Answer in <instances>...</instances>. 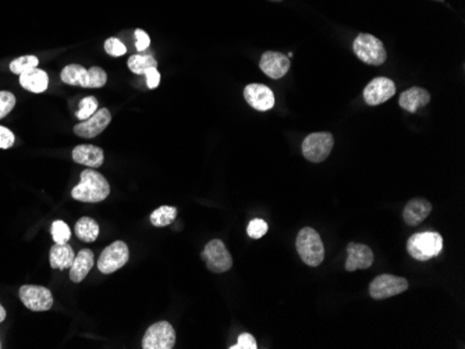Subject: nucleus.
I'll use <instances>...</instances> for the list:
<instances>
[{
	"label": "nucleus",
	"instance_id": "1",
	"mask_svg": "<svg viewBox=\"0 0 465 349\" xmlns=\"http://www.w3.org/2000/svg\"><path fill=\"white\" fill-rule=\"evenodd\" d=\"M110 194V185L100 172L87 168L81 172V181L73 188L72 196L78 202L96 203L105 201Z\"/></svg>",
	"mask_w": 465,
	"mask_h": 349
},
{
	"label": "nucleus",
	"instance_id": "2",
	"mask_svg": "<svg viewBox=\"0 0 465 349\" xmlns=\"http://www.w3.org/2000/svg\"><path fill=\"white\" fill-rule=\"evenodd\" d=\"M296 248L303 262L311 267L319 266L325 259V247L321 236L311 227H305L299 232Z\"/></svg>",
	"mask_w": 465,
	"mask_h": 349
},
{
	"label": "nucleus",
	"instance_id": "3",
	"mask_svg": "<svg viewBox=\"0 0 465 349\" xmlns=\"http://www.w3.org/2000/svg\"><path fill=\"white\" fill-rule=\"evenodd\" d=\"M407 251L414 259L426 262L440 255L443 251V238L439 232H417L407 243Z\"/></svg>",
	"mask_w": 465,
	"mask_h": 349
},
{
	"label": "nucleus",
	"instance_id": "4",
	"mask_svg": "<svg viewBox=\"0 0 465 349\" xmlns=\"http://www.w3.org/2000/svg\"><path fill=\"white\" fill-rule=\"evenodd\" d=\"M354 53L360 60L371 66H380L387 59V52L380 39L371 34H360L354 41Z\"/></svg>",
	"mask_w": 465,
	"mask_h": 349
},
{
	"label": "nucleus",
	"instance_id": "5",
	"mask_svg": "<svg viewBox=\"0 0 465 349\" xmlns=\"http://www.w3.org/2000/svg\"><path fill=\"white\" fill-rule=\"evenodd\" d=\"M334 146V139L330 133L310 134L303 142V155L312 163L325 161Z\"/></svg>",
	"mask_w": 465,
	"mask_h": 349
},
{
	"label": "nucleus",
	"instance_id": "6",
	"mask_svg": "<svg viewBox=\"0 0 465 349\" xmlns=\"http://www.w3.org/2000/svg\"><path fill=\"white\" fill-rule=\"evenodd\" d=\"M130 259V251L126 243L116 241L105 248L98 259V269L103 274H111L122 269Z\"/></svg>",
	"mask_w": 465,
	"mask_h": 349
},
{
	"label": "nucleus",
	"instance_id": "7",
	"mask_svg": "<svg viewBox=\"0 0 465 349\" xmlns=\"http://www.w3.org/2000/svg\"><path fill=\"white\" fill-rule=\"evenodd\" d=\"M409 288V281L404 277L391 274L378 275L369 285V295L374 300H386L402 294Z\"/></svg>",
	"mask_w": 465,
	"mask_h": 349
},
{
	"label": "nucleus",
	"instance_id": "8",
	"mask_svg": "<svg viewBox=\"0 0 465 349\" xmlns=\"http://www.w3.org/2000/svg\"><path fill=\"white\" fill-rule=\"evenodd\" d=\"M201 258L212 273H226L232 267V258L220 240L209 241L205 245Z\"/></svg>",
	"mask_w": 465,
	"mask_h": 349
},
{
	"label": "nucleus",
	"instance_id": "9",
	"mask_svg": "<svg viewBox=\"0 0 465 349\" xmlns=\"http://www.w3.org/2000/svg\"><path fill=\"white\" fill-rule=\"evenodd\" d=\"M174 344H176V331L167 322L152 324L142 338L144 349H171Z\"/></svg>",
	"mask_w": 465,
	"mask_h": 349
},
{
	"label": "nucleus",
	"instance_id": "10",
	"mask_svg": "<svg viewBox=\"0 0 465 349\" xmlns=\"http://www.w3.org/2000/svg\"><path fill=\"white\" fill-rule=\"evenodd\" d=\"M21 302L34 312H45L53 306L52 293L39 285H23L20 288Z\"/></svg>",
	"mask_w": 465,
	"mask_h": 349
},
{
	"label": "nucleus",
	"instance_id": "11",
	"mask_svg": "<svg viewBox=\"0 0 465 349\" xmlns=\"http://www.w3.org/2000/svg\"><path fill=\"white\" fill-rule=\"evenodd\" d=\"M396 93V85L390 78L378 77L364 89V99L369 106H378L387 102Z\"/></svg>",
	"mask_w": 465,
	"mask_h": 349
},
{
	"label": "nucleus",
	"instance_id": "12",
	"mask_svg": "<svg viewBox=\"0 0 465 349\" xmlns=\"http://www.w3.org/2000/svg\"><path fill=\"white\" fill-rule=\"evenodd\" d=\"M111 122V114L107 109L96 110L89 119L83 120L74 127V133L81 138H95L106 130Z\"/></svg>",
	"mask_w": 465,
	"mask_h": 349
},
{
	"label": "nucleus",
	"instance_id": "13",
	"mask_svg": "<svg viewBox=\"0 0 465 349\" xmlns=\"http://www.w3.org/2000/svg\"><path fill=\"white\" fill-rule=\"evenodd\" d=\"M259 67L272 80H279L288 73L290 59L279 52H265L261 57Z\"/></svg>",
	"mask_w": 465,
	"mask_h": 349
},
{
	"label": "nucleus",
	"instance_id": "14",
	"mask_svg": "<svg viewBox=\"0 0 465 349\" xmlns=\"http://www.w3.org/2000/svg\"><path fill=\"white\" fill-rule=\"evenodd\" d=\"M348 258L345 260V270L356 271L369 269L374 263V252L369 247L364 244L350 243L347 247Z\"/></svg>",
	"mask_w": 465,
	"mask_h": 349
},
{
	"label": "nucleus",
	"instance_id": "15",
	"mask_svg": "<svg viewBox=\"0 0 465 349\" xmlns=\"http://www.w3.org/2000/svg\"><path fill=\"white\" fill-rule=\"evenodd\" d=\"M246 102L259 111H268L274 106V93L262 84H250L244 89Z\"/></svg>",
	"mask_w": 465,
	"mask_h": 349
},
{
	"label": "nucleus",
	"instance_id": "16",
	"mask_svg": "<svg viewBox=\"0 0 465 349\" xmlns=\"http://www.w3.org/2000/svg\"><path fill=\"white\" fill-rule=\"evenodd\" d=\"M432 212V205L429 201L422 198L411 199L405 205L402 212V218L409 225L421 224Z\"/></svg>",
	"mask_w": 465,
	"mask_h": 349
},
{
	"label": "nucleus",
	"instance_id": "17",
	"mask_svg": "<svg viewBox=\"0 0 465 349\" xmlns=\"http://www.w3.org/2000/svg\"><path fill=\"white\" fill-rule=\"evenodd\" d=\"M73 160L89 168H96L103 164V150L95 145H78L73 150Z\"/></svg>",
	"mask_w": 465,
	"mask_h": 349
},
{
	"label": "nucleus",
	"instance_id": "18",
	"mask_svg": "<svg viewBox=\"0 0 465 349\" xmlns=\"http://www.w3.org/2000/svg\"><path fill=\"white\" fill-rule=\"evenodd\" d=\"M431 102V95L426 89L424 88H418V87H414V88H410V89H407L405 92L401 93L400 96V106L407 110V111H410V113H415L418 109L426 106L428 103Z\"/></svg>",
	"mask_w": 465,
	"mask_h": 349
},
{
	"label": "nucleus",
	"instance_id": "19",
	"mask_svg": "<svg viewBox=\"0 0 465 349\" xmlns=\"http://www.w3.org/2000/svg\"><path fill=\"white\" fill-rule=\"evenodd\" d=\"M74 258L76 254L69 244H54V247L50 248L49 262L52 269L57 270L70 269L74 262Z\"/></svg>",
	"mask_w": 465,
	"mask_h": 349
},
{
	"label": "nucleus",
	"instance_id": "20",
	"mask_svg": "<svg viewBox=\"0 0 465 349\" xmlns=\"http://www.w3.org/2000/svg\"><path fill=\"white\" fill-rule=\"evenodd\" d=\"M94 267V252L89 249H83L74 258V262L70 267V278L73 282H81L91 269Z\"/></svg>",
	"mask_w": 465,
	"mask_h": 349
},
{
	"label": "nucleus",
	"instance_id": "21",
	"mask_svg": "<svg viewBox=\"0 0 465 349\" xmlns=\"http://www.w3.org/2000/svg\"><path fill=\"white\" fill-rule=\"evenodd\" d=\"M20 84H21L23 88H25L30 92L42 93L47 89L49 78H47V74L43 70L34 69V70L20 76Z\"/></svg>",
	"mask_w": 465,
	"mask_h": 349
},
{
	"label": "nucleus",
	"instance_id": "22",
	"mask_svg": "<svg viewBox=\"0 0 465 349\" xmlns=\"http://www.w3.org/2000/svg\"><path fill=\"white\" fill-rule=\"evenodd\" d=\"M61 78L65 84L89 88V71L80 65H70L62 70Z\"/></svg>",
	"mask_w": 465,
	"mask_h": 349
},
{
	"label": "nucleus",
	"instance_id": "23",
	"mask_svg": "<svg viewBox=\"0 0 465 349\" xmlns=\"http://www.w3.org/2000/svg\"><path fill=\"white\" fill-rule=\"evenodd\" d=\"M76 234L84 243H94L99 236V224L91 217H81L76 223Z\"/></svg>",
	"mask_w": 465,
	"mask_h": 349
},
{
	"label": "nucleus",
	"instance_id": "24",
	"mask_svg": "<svg viewBox=\"0 0 465 349\" xmlns=\"http://www.w3.org/2000/svg\"><path fill=\"white\" fill-rule=\"evenodd\" d=\"M127 66L134 74L144 76L147 70L158 67V62L151 54H133L127 62Z\"/></svg>",
	"mask_w": 465,
	"mask_h": 349
},
{
	"label": "nucleus",
	"instance_id": "25",
	"mask_svg": "<svg viewBox=\"0 0 465 349\" xmlns=\"http://www.w3.org/2000/svg\"><path fill=\"white\" fill-rule=\"evenodd\" d=\"M177 217V207L174 206H160L153 210L151 214V223L155 227H166L170 225Z\"/></svg>",
	"mask_w": 465,
	"mask_h": 349
},
{
	"label": "nucleus",
	"instance_id": "26",
	"mask_svg": "<svg viewBox=\"0 0 465 349\" xmlns=\"http://www.w3.org/2000/svg\"><path fill=\"white\" fill-rule=\"evenodd\" d=\"M38 65H39L38 57H35V56H21V57H19V59H16L10 63V70H12V73L21 76L24 73H28V71L36 69Z\"/></svg>",
	"mask_w": 465,
	"mask_h": 349
},
{
	"label": "nucleus",
	"instance_id": "27",
	"mask_svg": "<svg viewBox=\"0 0 465 349\" xmlns=\"http://www.w3.org/2000/svg\"><path fill=\"white\" fill-rule=\"evenodd\" d=\"M50 231H52V238L54 244H67L72 237V231L69 225L62 220L53 221Z\"/></svg>",
	"mask_w": 465,
	"mask_h": 349
},
{
	"label": "nucleus",
	"instance_id": "28",
	"mask_svg": "<svg viewBox=\"0 0 465 349\" xmlns=\"http://www.w3.org/2000/svg\"><path fill=\"white\" fill-rule=\"evenodd\" d=\"M98 110V100L94 96H87L80 102V110L76 113L78 120H87Z\"/></svg>",
	"mask_w": 465,
	"mask_h": 349
},
{
	"label": "nucleus",
	"instance_id": "29",
	"mask_svg": "<svg viewBox=\"0 0 465 349\" xmlns=\"http://www.w3.org/2000/svg\"><path fill=\"white\" fill-rule=\"evenodd\" d=\"M269 227H268V223L262 218H254L250 221L248 227H247V232H248V236L254 240H259L262 238L266 232H268Z\"/></svg>",
	"mask_w": 465,
	"mask_h": 349
},
{
	"label": "nucleus",
	"instance_id": "30",
	"mask_svg": "<svg viewBox=\"0 0 465 349\" xmlns=\"http://www.w3.org/2000/svg\"><path fill=\"white\" fill-rule=\"evenodd\" d=\"M16 104V96L12 92L0 91V119L6 117V115L13 110Z\"/></svg>",
	"mask_w": 465,
	"mask_h": 349
},
{
	"label": "nucleus",
	"instance_id": "31",
	"mask_svg": "<svg viewBox=\"0 0 465 349\" xmlns=\"http://www.w3.org/2000/svg\"><path fill=\"white\" fill-rule=\"evenodd\" d=\"M105 50L109 56H113V57H120L123 54H126L127 52V47L126 45L119 39V38H109L106 42H105Z\"/></svg>",
	"mask_w": 465,
	"mask_h": 349
},
{
	"label": "nucleus",
	"instance_id": "32",
	"mask_svg": "<svg viewBox=\"0 0 465 349\" xmlns=\"http://www.w3.org/2000/svg\"><path fill=\"white\" fill-rule=\"evenodd\" d=\"M257 348H258V344L250 333H243L239 337L237 344L230 346V349H257Z\"/></svg>",
	"mask_w": 465,
	"mask_h": 349
},
{
	"label": "nucleus",
	"instance_id": "33",
	"mask_svg": "<svg viewBox=\"0 0 465 349\" xmlns=\"http://www.w3.org/2000/svg\"><path fill=\"white\" fill-rule=\"evenodd\" d=\"M14 145V134L6 128L0 126V149H9Z\"/></svg>",
	"mask_w": 465,
	"mask_h": 349
},
{
	"label": "nucleus",
	"instance_id": "34",
	"mask_svg": "<svg viewBox=\"0 0 465 349\" xmlns=\"http://www.w3.org/2000/svg\"><path fill=\"white\" fill-rule=\"evenodd\" d=\"M134 35H136V47L138 52H144L151 45V38L149 35L142 31V30H136L134 31Z\"/></svg>",
	"mask_w": 465,
	"mask_h": 349
},
{
	"label": "nucleus",
	"instance_id": "35",
	"mask_svg": "<svg viewBox=\"0 0 465 349\" xmlns=\"http://www.w3.org/2000/svg\"><path fill=\"white\" fill-rule=\"evenodd\" d=\"M144 76L147 77V84H148L149 89L158 88V85L160 84V73L158 71L156 67H152V69L147 70Z\"/></svg>",
	"mask_w": 465,
	"mask_h": 349
},
{
	"label": "nucleus",
	"instance_id": "36",
	"mask_svg": "<svg viewBox=\"0 0 465 349\" xmlns=\"http://www.w3.org/2000/svg\"><path fill=\"white\" fill-rule=\"evenodd\" d=\"M5 319H6V311L2 305H0V323H2Z\"/></svg>",
	"mask_w": 465,
	"mask_h": 349
},
{
	"label": "nucleus",
	"instance_id": "37",
	"mask_svg": "<svg viewBox=\"0 0 465 349\" xmlns=\"http://www.w3.org/2000/svg\"><path fill=\"white\" fill-rule=\"evenodd\" d=\"M273 2H281V0H273Z\"/></svg>",
	"mask_w": 465,
	"mask_h": 349
},
{
	"label": "nucleus",
	"instance_id": "38",
	"mask_svg": "<svg viewBox=\"0 0 465 349\" xmlns=\"http://www.w3.org/2000/svg\"><path fill=\"white\" fill-rule=\"evenodd\" d=\"M440 2H442V0H440Z\"/></svg>",
	"mask_w": 465,
	"mask_h": 349
}]
</instances>
